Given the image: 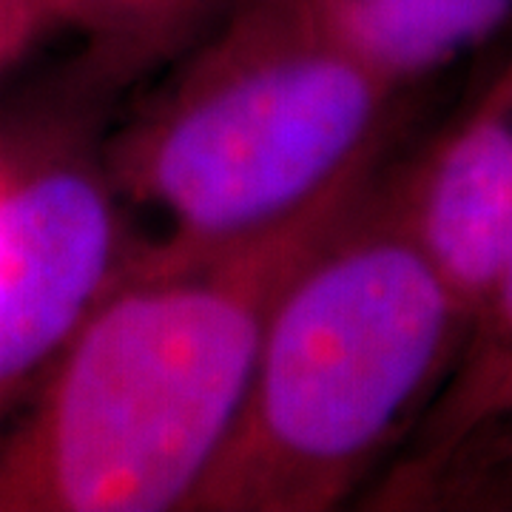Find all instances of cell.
Listing matches in <instances>:
<instances>
[{
  "label": "cell",
  "mask_w": 512,
  "mask_h": 512,
  "mask_svg": "<svg viewBox=\"0 0 512 512\" xmlns=\"http://www.w3.org/2000/svg\"><path fill=\"white\" fill-rule=\"evenodd\" d=\"M512 413V254L470 308L456 359L413 427L396 484L427 490L464 447Z\"/></svg>",
  "instance_id": "8992f818"
},
{
  "label": "cell",
  "mask_w": 512,
  "mask_h": 512,
  "mask_svg": "<svg viewBox=\"0 0 512 512\" xmlns=\"http://www.w3.org/2000/svg\"><path fill=\"white\" fill-rule=\"evenodd\" d=\"M49 32H55V26L40 0H0V74Z\"/></svg>",
  "instance_id": "30bf717a"
},
{
  "label": "cell",
  "mask_w": 512,
  "mask_h": 512,
  "mask_svg": "<svg viewBox=\"0 0 512 512\" xmlns=\"http://www.w3.org/2000/svg\"><path fill=\"white\" fill-rule=\"evenodd\" d=\"M470 456H484V467L478 470H467L473 478H467V481H487L490 487H493V493L487 495V498H493L498 501V507H512V413L504 421H498L495 427H490L484 436H478L470 447H464L461 453H458L456 461L461 458H470ZM453 461V464H456ZM450 464V467H453ZM447 467V470H450ZM444 470V473H447ZM441 473V476H444ZM439 484V481H436Z\"/></svg>",
  "instance_id": "9c48e42d"
},
{
  "label": "cell",
  "mask_w": 512,
  "mask_h": 512,
  "mask_svg": "<svg viewBox=\"0 0 512 512\" xmlns=\"http://www.w3.org/2000/svg\"><path fill=\"white\" fill-rule=\"evenodd\" d=\"M55 29L83 40L74 92L86 106L177 55L211 18L237 0H40Z\"/></svg>",
  "instance_id": "ba28073f"
},
{
  "label": "cell",
  "mask_w": 512,
  "mask_h": 512,
  "mask_svg": "<svg viewBox=\"0 0 512 512\" xmlns=\"http://www.w3.org/2000/svg\"><path fill=\"white\" fill-rule=\"evenodd\" d=\"M382 160L251 237L128 245L0 424V512H183L237 421L279 296L373 197Z\"/></svg>",
  "instance_id": "6da1fadb"
},
{
  "label": "cell",
  "mask_w": 512,
  "mask_h": 512,
  "mask_svg": "<svg viewBox=\"0 0 512 512\" xmlns=\"http://www.w3.org/2000/svg\"><path fill=\"white\" fill-rule=\"evenodd\" d=\"M311 3L330 32L399 92L450 69L512 23V0Z\"/></svg>",
  "instance_id": "52a82bcc"
},
{
  "label": "cell",
  "mask_w": 512,
  "mask_h": 512,
  "mask_svg": "<svg viewBox=\"0 0 512 512\" xmlns=\"http://www.w3.org/2000/svg\"><path fill=\"white\" fill-rule=\"evenodd\" d=\"M393 188L470 311L512 254V43L473 109Z\"/></svg>",
  "instance_id": "5b68a950"
},
{
  "label": "cell",
  "mask_w": 512,
  "mask_h": 512,
  "mask_svg": "<svg viewBox=\"0 0 512 512\" xmlns=\"http://www.w3.org/2000/svg\"><path fill=\"white\" fill-rule=\"evenodd\" d=\"M404 92L350 52L311 0H237L103 151L148 245L251 237L384 154Z\"/></svg>",
  "instance_id": "3957f363"
},
{
  "label": "cell",
  "mask_w": 512,
  "mask_h": 512,
  "mask_svg": "<svg viewBox=\"0 0 512 512\" xmlns=\"http://www.w3.org/2000/svg\"><path fill=\"white\" fill-rule=\"evenodd\" d=\"M467 316L382 180L279 296L237 421L183 512L342 507L419 424Z\"/></svg>",
  "instance_id": "7a4b0ae2"
},
{
  "label": "cell",
  "mask_w": 512,
  "mask_h": 512,
  "mask_svg": "<svg viewBox=\"0 0 512 512\" xmlns=\"http://www.w3.org/2000/svg\"><path fill=\"white\" fill-rule=\"evenodd\" d=\"M114 185L74 151L0 188V424L55 362L126 254Z\"/></svg>",
  "instance_id": "277c9868"
}]
</instances>
